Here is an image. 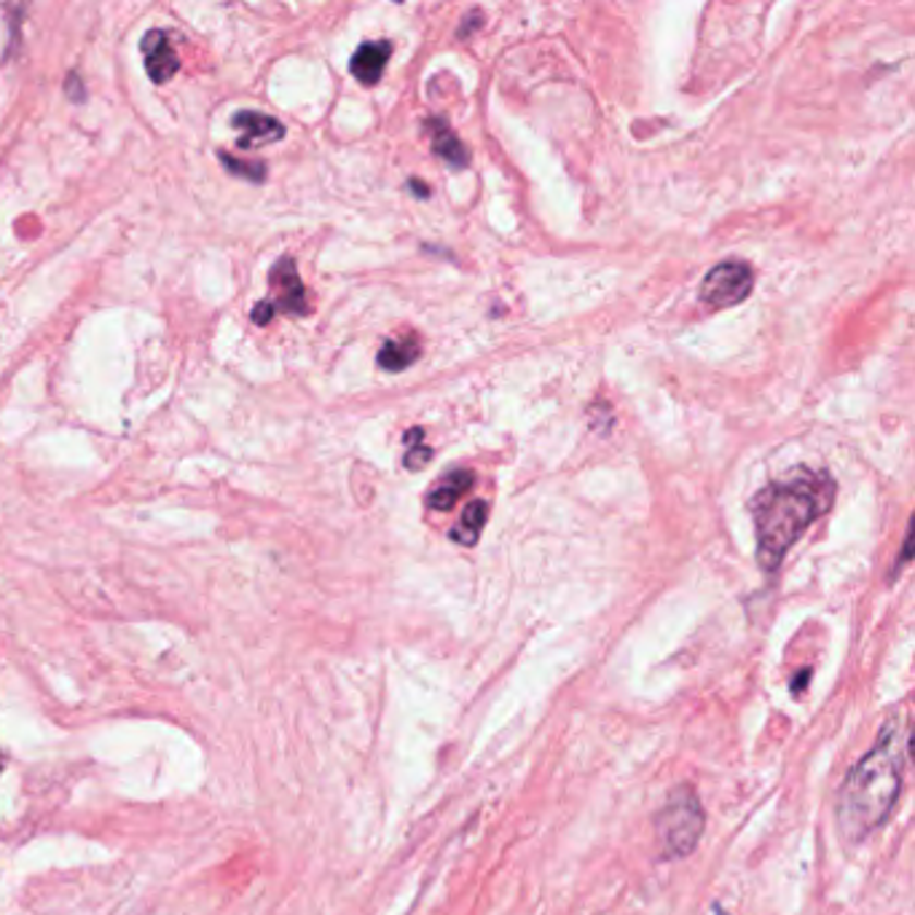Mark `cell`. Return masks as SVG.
Masks as SVG:
<instances>
[{
	"mask_svg": "<svg viewBox=\"0 0 915 915\" xmlns=\"http://www.w3.org/2000/svg\"><path fill=\"white\" fill-rule=\"evenodd\" d=\"M234 126L242 132L240 150L269 146V143H277L285 137V126L277 119H271V115L258 113V110H240V113L234 115Z\"/></svg>",
	"mask_w": 915,
	"mask_h": 915,
	"instance_id": "cell-7",
	"label": "cell"
},
{
	"mask_svg": "<svg viewBox=\"0 0 915 915\" xmlns=\"http://www.w3.org/2000/svg\"><path fill=\"white\" fill-rule=\"evenodd\" d=\"M436 154L440 159L449 161L451 167H465L467 161H471V156H467V148L462 146L460 141H456L454 135H451L449 130H436Z\"/></svg>",
	"mask_w": 915,
	"mask_h": 915,
	"instance_id": "cell-12",
	"label": "cell"
},
{
	"mask_svg": "<svg viewBox=\"0 0 915 915\" xmlns=\"http://www.w3.org/2000/svg\"><path fill=\"white\" fill-rule=\"evenodd\" d=\"M271 317H274V309H271L269 301H260L256 309H253V322L256 326H269Z\"/></svg>",
	"mask_w": 915,
	"mask_h": 915,
	"instance_id": "cell-15",
	"label": "cell"
},
{
	"mask_svg": "<svg viewBox=\"0 0 915 915\" xmlns=\"http://www.w3.org/2000/svg\"><path fill=\"white\" fill-rule=\"evenodd\" d=\"M390 57H392V44H387V40H366V44L352 54L350 71L357 81H361V84L374 86V84H379V78L385 75V68H387V62H390Z\"/></svg>",
	"mask_w": 915,
	"mask_h": 915,
	"instance_id": "cell-8",
	"label": "cell"
},
{
	"mask_svg": "<svg viewBox=\"0 0 915 915\" xmlns=\"http://www.w3.org/2000/svg\"><path fill=\"white\" fill-rule=\"evenodd\" d=\"M271 288L277 291V298H269L271 309L282 312V315H306L309 312V301H306V288L301 282L298 269H295L293 258H280L269 274Z\"/></svg>",
	"mask_w": 915,
	"mask_h": 915,
	"instance_id": "cell-5",
	"label": "cell"
},
{
	"mask_svg": "<svg viewBox=\"0 0 915 915\" xmlns=\"http://www.w3.org/2000/svg\"><path fill=\"white\" fill-rule=\"evenodd\" d=\"M486 515H489V508H486L484 500L467 502L460 521H456V526L451 529V540L460 542V546H476L480 532H484L486 526Z\"/></svg>",
	"mask_w": 915,
	"mask_h": 915,
	"instance_id": "cell-11",
	"label": "cell"
},
{
	"mask_svg": "<svg viewBox=\"0 0 915 915\" xmlns=\"http://www.w3.org/2000/svg\"><path fill=\"white\" fill-rule=\"evenodd\" d=\"M422 355V344L416 335H398V339H390L376 355V363L379 368L390 370V374H398V370H405L414 366L416 357Z\"/></svg>",
	"mask_w": 915,
	"mask_h": 915,
	"instance_id": "cell-10",
	"label": "cell"
},
{
	"mask_svg": "<svg viewBox=\"0 0 915 915\" xmlns=\"http://www.w3.org/2000/svg\"><path fill=\"white\" fill-rule=\"evenodd\" d=\"M752 285H755V274L749 266L741 260H725L706 274L698 295L709 309H731L752 293Z\"/></svg>",
	"mask_w": 915,
	"mask_h": 915,
	"instance_id": "cell-4",
	"label": "cell"
},
{
	"mask_svg": "<svg viewBox=\"0 0 915 915\" xmlns=\"http://www.w3.org/2000/svg\"><path fill=\"white\" fill-rule=\"evenodd\" d=\"M430 460H432V449H427V446H411V449L405 451L403 465L408 467V471H419V467L430 465Z\"/></svg>",
	"mask_w": 915,
	"mask_h": 915,
	"instance_id": "cell-14",
	"label": "cell"
},
{
	"mask_svg": "<svg viewBox=\"0 0 915 915\" xmlns=\"http://www.w3.org/2000/svg\"><path fill=\"white\" fill-rule=\"evenodd\" d=\"M835 484L825 473H808L786 484H770L752 502L757 526V561L773 572L803 532L832 505Z\"/></svg>",
	"mask_w": 915,
	"mask_h": 915,
	"instance_id": "cell-2",
	"label": "cell"
},
{
	"mask_svg": "<svg viewBox=\"0 0 915 915\" xmlns=\"http://www.w3.org/2000/svg\"><path fill=\"white\" fill-rule=\"evenodd\" d=\"M706 827V814L693 786L680 784L666 797L663 808L656 816L658 843L666 859H682L691 856L700 843Z\"/></svg>",
	"mask_w": 915,
	"mask_h": 915,
	"instance_id": "cell-3",
	"label": "cell"
},
{
	"mask_svg": "<svg viewBox=\"0 0 915 915\" xmlns=\"http://www.w3.org/2000/svg\"><path fill=\"white\" fill-rule=\"evenodd\" d=\"M911 717L896 709L880 728L876 744L859 757L838 792V832L849 845L870 838L889 819L902 792L911 757Z\"/></svg>",
	"mask_w": 915,
	"mask_h": 915,
	"instance_id": "cell-1",
	"label": "cell"
},
{
	"mask_svg": "<svg viewBox=\"0 0 915 915\" xmlns=\"http://www.w3.org/2000/svg\"><path fill=\"white\" fill-rule=\"evenodd\" d=\"M220 161H223L225 164V170L231 172V175H236V178H247V181H264L266 178V164L264 161H236V159H231L229 154H220Z\"/></svg>",
	"mask_w": 915,
	"mask_h": 915,
	"instance_id": "cell-13",
	"label": "cell"
},
{
	"mask_svg": "<svg viewBox=\"0 0 915 915\" xmlns=\"http://www.w3.org/2000/svg\"><path fill=\"white\" fill-rule=\"evenodd\" d=\"M425 438V430H422V427H411L408 432H405V443H416V440H422Z\"/></svg>",
	"mask_w": 915,
	"mask_h": 915,
	"instance_id": "cell-16",
	"label": "cell"
},
{
	"mask_svg": "<svg viewBox=\"0 0 915 915\" xmlns=\"http://www.w3.org/2000/svg\"><path fill=\"white\" fill-rule=\"evenodd\" d=\"M476 484V476L471 471H451L443 480H438L427 495V508L432 511H451L467 491Z\"/></svg>",
	"mask_w": 915,
	"mask_h": 915,
	"instance_id": "cell-9",
	"label": "cell"
},
{
	"mask_svg": "<svg viewBox=\"0 0 915 915\" xmlns=\"http://www.w3.org/2000/svg\"><path fill=\"white\" fill-rule=\"evenodd\" d=\"M143 57H146V71L154 84H167L181 68L175 46L170 44V33L150 30L143 38Z\"/></svg>",
	"mask_w": 915,
	"mask_h": 915,
	"instance_id": "cell-6",
	"label": "cell"
}]
</instances>
